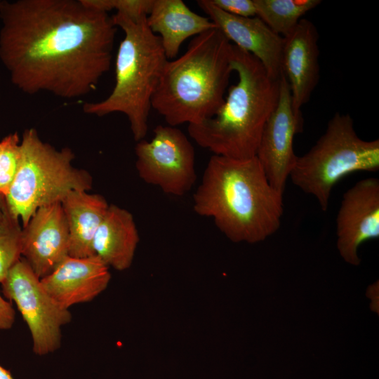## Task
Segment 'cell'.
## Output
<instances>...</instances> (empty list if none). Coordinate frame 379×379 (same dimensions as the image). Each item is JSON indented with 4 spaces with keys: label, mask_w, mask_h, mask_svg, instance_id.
Returning <instances> with one entry per match:
<instances>
[{
    "label": "cell",
    "mask_w": 379,
    "mask_h": 379,
    "mask_svg": "<svg viewBox=\"0 0 379 379\" xmlns=\"http://www.w3.org/2000/svg\"><path fill=\"white\" fill-rule=\"evenodd\" d=\"M0 60L25 94L77 99L111 66L117 27L83 0L0 1Z\"/></svg>",
    "instance_id": "cell-1"
},
{
    "label": "cell",
    "mask_w": 379,
    "mask_h": 379,
    "mask_svg": "<svg viewBox=\"0 0 379 379\" xmlns=\"http://www.w3.org/2000/svg\"><path fill=\"white\" fill-rule=\"evenodd\" d=\"M193 208L213 218L230 241L255 244L280 227L283 194L274 189L255 157L212 155L193 196Z\"/></svg>",
    "instance_id": "cell-2"
},
{
    "label": "cell",
    "mask_w": 379,
    "mask_h": 379,
    "mask_svg": "<svg viewBox=\"0 0 379 379\" xmlns=\"http://www.w3.org/2000/svg\"><path fill=\"white\" fill-rule=\"evenodd\" d=\"M232 51L233 44L217 28L194 36L184 54L166 62L152 108L175 127L212 117L225 102Z\"/></svg>",
    "instance_id": "cell-3"
},
{
    "label": "cell",
    "mask_w": 379,
    "mask_h": 379,
    "mask_svg": "<svg viewBox=\"0 0 379 379\" xmlns=\"http://www.w3.org/2000/svg\"><path fill=\"white\" fill-rule=\"evenodd\" d=\"M232 66L238 81L211 118L188 125L190 136L215 155L236 159L255 157L265 124L277 107L279 79L272 78L252 54L233 45Z\"/></svg>",
    "instance_id": "cell-4"
},
{
    "label": "cell",
    "mask_w": 379,
    "mask_h": 379,
    "mask_svg": "<svg viewBox=\"0 0 379 379\" xmlns=\"http://www.w3.org/2000/svg\"><path fill=\"white\" fill-rule=\"evenodd\" d=\"M112 17L124 33L116 57L115 84L106 98L86 102L82 109L97 117L124 114L138 142L147 133L152 99L168 60L160 38L147 25V16L131 18L116 13Z\"/></svg>",
    "instance_id": "cell-5"
},
{
    "label": "cell",
    "mask_w": 379,
    "mask_h": 379,
    "mask_svg": "<svg viewBox=\"0 0 379 379\" xmlns=\"http://www.w3.org/2000/svg\"><path fill=\"white\" fill-rule=\"evenodd\" d=\"M74 159L71 149H57L44 142L36 129L23 132L18 170L5 197L7 210L22 227L38 208L61 202L71 191L91 190V175L74 167Z\"/></svg>",
    "instance_id": "cell-6"
},
{
    "label": "cell",
    "mask_w": 379,
    "mask_h": 379,
    "mask_svg": "<svg viewBox=\"0 0 379 379\" xmlns=\"http://www.w3.org/2000/svg\"><path fill=\"white\" fill-rule=\"evenodd\" d=\"M378 171L379 140L361 139L352 117L336 112L315 145L305 154L298 156L289 178L326 211L332 190L342 178L358 171Z\"/></svg>",
    "instance_id": "cell-7"
},
{
    "label": "cell",
    "mask_w": 379,
    "mask_h": 379,
    "mask_svg": "<svg viewBox=\"0 0 379 379\" xmlns=\"http://www.w3.org/2000/svg\"><path fill=\"white\" fill-rule=\"evenodd\" d=\"M1 285L4 296L15 302L28 326L34 352L42 356L58 349L61 328L71 321L72 314L47 293L24 258L14 265Z\"/></svg>",
    "instance_id": "cell-8"
},
{
    "label": "cell",
    "mask_w": 379,
    "mask_h": 379,
    "mask_svg": "<svg viewBox=\"0 0 379 379\" xmlns=\"http://www.w3.org/2000/svg\"><path fill=\"white\" fill-rule=\"evenodd\" d=\"M135 152V168L146 183L178 197L193 187L197 180L194 149L177 127L157 126L152 139L138 141Z\"/></svg>",
    "instance_id": "cell-9"
},
{
    "label": "cell",
    "mask_w": 379,
    "mask_h": 379,
    "mask_svg": "<svg viewBox=\"0 0 379 379\" xmlns=\"http://www.w3.org/2000/svg\"><path fill=\"white\" fill-rule=\"evenodd\" d=\"M279 86V100L265 124L255 157L270 184L283 194L298 157L293 140L302 131L303 118L293 111L289 86L281 73Z\"/></svg>",
    "instance_id": "cell-10"
},
{
    "label": "cell",
    "mask_w": 379,
    "mask_h": 379,
    "mask_svg": "<svg viewBox=\"0 0 379 379\" xmlns=\"http://www.w3.org/2000/svg\"><path fill=\"white\" fill-rule=\"evenodd\" d=\"M336 245L348 264L359 265V246L379 237V179L361 180L344 194L336 215Z\"/></svg>",
    "instance_id": "cell-11"
},
{
    "label": "cell",
    "mask_w": 379,
    "mask_h": 379,
    "mask_svg": "<svg viewBox=\"0 0 379 379\" xmlns=\"http://www.w3.org/2000/svg\"><path fill=\"white\" fill-rule=\"evenodd\" d=\"M69 255V230L61 202L38 208L22 227V256L40 279Z\"/></svg>",
    "instance_id": "cell-12"
},
{
    "label": "cell",
    "mask_w": 379,
    "mask_h": 379,
    "mask_svg": "<svg viewBox=\"0 0 379 379\" xmlns=\"http://www.w3.org/2000/svg\"><path fill=\"white\" fill-rule=\"evenodd\" d=\"M216 28L234 46L255 56L273 79L281 76L284 38L274 32L257 16L239 17L224 12L211 0L197 1Z\"/></svg>",
    "instance_id": "cell-13"
},
{
    "label": "cell",
    "mask_w": 379,
    "mask_h": 379,
    "mask_svg": "<svg viewBox=\"0 0 379 379\" xmlns=\"http://www.w3.org/2000/svg\"><path fill=\"white\" fill-rule=\"evenodd\" d=\"M319 34L310 20L302 18L284 38L281 71L287 80L296 114L310 99L319 79Z\"/></svg>",
    "instance_id": "cell-14"
},
{
    "label": "cell",
    "mask_w": 379,
    "mask_h": 379,
    "mask_svg": "<svg viewBox=\"0 0 379 379\" xmlns=\"http://www.w3.org/2000/svg\"><path fill=\"white\" fill-rule=\"evenodd\" d=\"M109 267L97 255L66 257L41 279L47 293L63 308L93 300L107 287Z\"/></svg>",
    "instance_id": "cell-15"
},
{
    "label": "cell",
    "mask_w": 379,
    "mask_h": 379,
    "mask_svg": "<svg viewBox=\"0 0 379 379\" xmlns=\"http://www.w3.org/2000/svg\"><path fill=\"white\" fill-rule=\"evenodd\" d=\"M147 22L160 38L168 60L177 57L186 39L216 28L209 18L193 12L182 0H154Z\"/></svg>",
    "instance_id": "cell-16"
},
{
    "label": "cell",
    "mask_w": 379,
    "mask_h": 379,
    "mask_svg": "<svg viewBox=\"0 0 379 379\" xmlns=\"http://www.w3.org/2000/svg\"><path fill=\"white\" fill-rule=\"evenodd\" d=\"M139 240L132 214L109 205L93 239V253L109 267L123 271L131 267Z\"/></svg>",
    "instance_id": "cell-17"
},
{
    "label": "cell",
    "mask_w": 379,
    "mask_h": 379,
    "mask_svg": "<svg viewBox=\"0 0 379 379\" xmlns=\"http://www.w3.org/2000/svg\"><path fill=\"white\" fill-rule=\"evenodd\" d=\"M69 230V256L93 255V241L109 204L98 194L73 190L61 201Z\"/></svg>",
    "instance_id": "cell-18"
},
{
    "label": "cell",
    "mask_w": 379,
    "mask_h": 379,
    "mask_svg": "<svg viewBox=\"0 0 379 379\" xmlns=\"http://www.w3.org/2000/svg\"><path fill=\"white\" fill-rule=\"evenodd\" d=\"M256 16L274 32L285 37L320 0H253Z\"/></svg>",
    "instance_id": "cell-19"
},
{
    "label": "cell",
    "mask_w": 379,
    "mask_h": 379,
    "mask_svg": "<svg viewBox=\"0 0 379 379\" xmlns=\"http://www.w3.org/2000/svg\"><path fill=\"white\" fill-rule=\"evenodd\" d=\"M20 220L7 210L0 221V283L22 257V232Z\"/></svg>",
    "instance_id": "cell-20"
},
{
    "label": "cell",
    "mask_w": 379,
    "mask_h": 379,
    "mask_svg": "<svg viewBox=\"0 0 379 379\" xmlns=\"http://www.w3.org/2000/svg\"><path fill=\"white\" fill-rule=\"evenodd\" d=\"M20 158V138L15 132L0 141V195L6 197L17 174Z\"/></svg>",
    "instance_id": "cell-21"
},
{
    "label": "cell",
    "mask_w": 379,
    "mask_h": 379,
    "mask_svg": "<svg viewBox=\"0 0 379 379\" xmlns=\"http://www.w3.org/2000/svg\"><path fill=\"white\" fill-rule=\"evenodd\" d=\"M88 6L106 13L115 10L131 18L147 16L154 0H83Z\"/></svg>",
    "instance_id": "cell-22"
},
{
    "label": "cell",
    "mask_w": 379,
    "mask_h": 379,
    "mask_svg": "<svg viewBox=\"0 0 379 379\" xmlns=\"http://www.w3.org/2000/svg\"><path fill=\"white\" fill-rule=\"evenodd\" d=\"M211 1L215 6L232 15L256 16L253 0H211Z\"/></svg>",
    "instance_id": "cell-23"
},
{
    "label": "cell",
    "mask_w": 379,
    "mask_h": 379,
    "mask_svg": "<svg viewBox=\"0 0 379 379\" xmlns=\"http://www.w3.org/2000/svg\"><path fill=\"white\" fill-rule=\"evenodd\" d=\"M15 321V310L11 304L0 295V329L10 328Z\"/></svg>",
    "instance_id": "cell-24"
},
{
    "label": "cell",
    "mask_w": 379,
    "mask_h": 379,
    "mask_svg": "<svg viewBox=\"0 0 379 379\" xmlns=\"http://www.w3.org/2000/svg\"><path fill=\"white\" fill-rule=\"evenodd\" d=\"M0 379H13L9 371L0 366Z\"/></svg>",
    "instance_id": "cell-25"
},
{
    "label": "cell",
    "mask_w": 379,
    "mask_h": 379,
    "mask_svg": "<svg viewBox=\"0 0 379 379\" xmlns=\"http://www.w3.org/2000/svg\"><path fill=\"white\" fill-rule=\"evenodd\" d=\"M6 207L5 197L0 195V221L2 220Z\"/></svg>",
    "instance_id": "cell-26"
}]
</instances>
